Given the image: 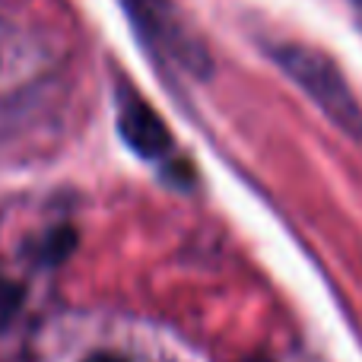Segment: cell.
<instances>
[{
	"label": "cell",
	"mask_w": 362,
	"mask_h": 362,
	"mask_svg": "<svg viewBox=\"0 0 362 362\" xmlns=\"http://www.w3.org/2000/svg\"><path fill=\"white\" fill-rule=\"evenodd\" d=\"M245 362H270V359H261V356H255V359H245Z\"/></svg>",
	"instance_id": "cell-5"
},
{
	"label": "cell",
	"mask_w": 362,
	"mask_h": 362,
	"mask_svg": "<svg viewBox=\"0 0 362 362\" xmlns=\"http://www.w3.org/2000/svg\"><path fill=\"white\" fill-rule=\"evenodd\" d=\"M83 362H124V359L112 356V353H93V356H89V359H83Z\"/></svg>",
	"instance_id": "cell-4"
},
{
	"label": "cell",
	"mask_w": 362,
	"mask_h": 362,
	"mask_svg": "<svg viewBox=\"0 0 362 362\" xmlns=\"http://www.w3.org/2000/svg\"><path fill=\"white\" fill-rule=\"evenodd\" d=\"M274 61L340 131L362 137V108L331 57L305 45H283L274 48Z\"/></svg>",
	"instance_id": "cell-1"
},
{
	"label": "cell",
	"mask_w": 362,
	"mask_h": 362,
	"mask_svg": "<svg viewBox=\"0 0 362 362\" xmlns=\"http://www.w3.org/2000/svg\"><path fill=\"white\" fill-rule=\"evenodd\" d=\"M19 305H23V293H19V286L0 276V327L10 325L13 315L19 312Z\"/></svg>",
	"instance_id": "cell-3"
},
{
	"label": "cell",
	"mask_w": 362,
	"mask_h": 362,
	"mask_svg": "<svg viewBox=\"0 0 362 362\" xmlns=\"http://www.w3.org/2000/svg\"><path fill=\"white\" fill-rule=\"evenodd\" d=\"M118 134L124 137V144L144 159H163L165 153L172 150L169 127L163 124V118H159L144 99L121 102Z\"/></svg>",
	"instance_id": "cell-2"
}]
</instances>
